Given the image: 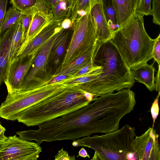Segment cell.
Instances as JSON below:
<instances>
[{
  "mask_svg": "<svg viewBox=\"0 0 160 160\" xmlns=\"http://www.w3.org/2000/svg\"><path fill=\"white\" fill-rule=\"evenodd\" d=\"M62 28L55 33L42 46L23 79L19 91H25L37 78L38 74L46 72V66L49 61L52 48Z\"/></svg>",
  "mask_w": 160,
  "mask_h": 160,
  "instance_id": "obj_10",
  "label": "cell"
},
{
  "mask_svg": "<svg viewBox=\"0 0 160 160\" xmlns=\"http://www.w3.org/2000/svg\"><path fill=\"white\" fill-rule=\"evenodd\" d=\"M151 0H140L135 10V13L139 15L148 16L151 15Z\"/></svg>",
  "mask_w": 160,
  "mask_h": 160,
  "instance_id": "obj_26",
  "label": "cell"
},
{
  "mask_svg": "<svg viewBox=\"0 0 160 160\" xmlns=\"http://www.w3.org/2000/svg\"><path fill=\"white\" fill-rule=\"evenodd\" d=\"M22 24L20 18L15 24L11 41L10 60L16 55L20 47L22 41Z\"/></svg>",
  "mask_w": 160,
  "mask_h": 160,
  "instance_id": "obj_20",
  "label": "cell"
},
{
  "mask_svg": "<svg viewBox=\"0 0 160 160\" xmlns=\"http://www.w3.org/2000/svg\"><path fill=\"white\" fill-rule=\"evenodd\" d=\"M54 19L52 13L47 14L34 9L32 15L30 25L24 41H28L35 36L50 21Z\"/></svg>",
  "mask_w": 160,
  "mask_h": 160,
  "instance_id": "obj_16",
  "label": "cell"
},
{
  "mask_svg": "<svg viewBox=\"0 0 160 160\" xmlns=\"http://www.w3.org/2000/svg\"><path fill=\"white\" fill-rule=\"evenodd\" d=\"M159 137L153 127L149 128L140 136H135L133 142L132 149L138 160H160Z\"/></svg>",
  "mask_w": 160,
  "mask_h": 160,
  "instance_id": "obj_9",
  "label": "cell"
},
{
  "mask_svg": "<svg viewBox=\"0 0 160 160\" xmlns=\"http://www.w3.org/2000/svg\"><path fill=\"white\" fill-rule=\"evenodd\" d=\"M72 23L70 18H65L62 21L61 26L64 29H68L71 28Z\"/></svg>",
  "mask_w": 160,
  "mask_h": 160,
  "instance_id": "obj_35",
  "label": "cell"
},
{
  "mask_svg": "<svg viewBox=\"0 0 160 160\" xmlns=\"http://www.w3.org/2000/svg\"><path fill=\"white\" fill-rule=\"evenodd\" d=\"M92 59L101 67V72L95 79L77 85L80 89L98 96L133 86L135 81L130 68L110 40L98 42Z\"/></svg>",
  "mask_w": 160,
  "mask_h": 160,
  "instance_id": "obj_1",
  "label": "cell"
},
{
  "mask_svg": "<svg viewBox=\"0 0 160 160\" xmlns=\"http://www.w3.org/2000/svg\"><path fill=\"white\" fill-rule=\"evenodd\" d=\"M15 24L0 34V87L4 82L9 62L11 41L15 27Z\"/></svg>",
  "mask_w": 160,
  "mask_h": 160,
  "instance_id": "obj_13",
  "label": "cell"
},
{
  "mask_svg": "<svg viewBox=\"0 0 160 160\" xmlns=\"http://www.w3.org/2000/svg\"><path fill=\"white\" fill-rule=\"evenodd\" d=\"M55 19H63L68 15L69 4L68 0H61L51 9Z\"/></svg>",
  "mask_w": 160,
  "mask_h": 160,
  "instance_id": "obj_23",
  "label": "cell"
},
{
  "mask_svg": "<svg viewBox=\"0 0 160 160\" xmlns=\"http://www.w3.org/2000/svg\"><path fill=\"white\" fill-rule=\"evenodd\" d=\"M6 130L5 128L3 127L0 123V143H3L8 138L6 137L4 133Z\"/></svg>",
  "mask_w": 160,
  "mask_h": 160,
  "instance_id": "obj_36",
  "label": "cell"
},
{
  "mask_svg": "<svg viewBox=\"0 0 160 160\" xmlns=\"http://www.w3.org/2000/svg\"><path fill=\"white\" fill-rule=\"evenodd\" d=\"M140 0H134L136 9L137 8V5L139 2Z\"/></svg>",
  "mask_w": 160,
  "mask_h": 160,
  "instance_id": "obj_40",
  "label": "cell"
},
{
  "mask_svg": "<svg viewBox=\"0 0 160 160\" xmlns=\"http://www.w3.org/2000/svg\"><path fill=\"white\" fill-rule=\"evenodd\" d=\"M92 59V58L87 65L77 72L73 74L72 77L70 78H74L80 76L86 75L101 68V67L97 66L94 65L93 63Z\"/></svg>",
  "mask_w": 160,
  "mask_h": 160,
  "instance_id": "obj_27",
  "label": "cell"
},
{
  "mask_svg": "<svg viewBox=\"0 0 160 160\" xmlns=\"http://www.w3.org/2000/svg\"><path fill=\"white\" fill-rule=\"evenodd\" d=\"M135 129L126 124L121 128L102 135H94L74 141V147L84 146L95 152L92 160H126L132 151Z\"/></svg>",
  "mask_w": 160,
  "mask_h": 160,
  "instance_id": "obj_4",
  "label": "cell"
},
{
  "mask_svg": "<svg viewBox=\"0 0 160 160\" xmlns=\"http://www.w3.org/2000/svg\"><path fill=\"white\" fill-rule=\"evenodd\" d=\"M38 0H10V3L23 14L31 15Z\"/></svg>",
  "mask_w": 160,
  "mask_h": 160,
  "instance_id": "obj_22",
  "label": "cell"
},
{
  "mask_svg": "<svg viewBox=\"0 0 160 160\" xmlns=\"http://www.w3.org/2000/svg\"><path fill=\"white\" fill-rule=\"evenodd\" d=\"M103 12L109 26L117 24V18L113 0H100Z\"/></svg>",
  "mask_w": 160,
  "mask_h": 160,
  "instance_id": "obj_25",
  "label": "cell"
},
{
  "mask_svg": "<svg viewBox=\"0 0 160 160\" xmlns=\"http://www.w3.org/2000/svg\"><path fill=\"white\" fill-rule=\"evenodd\" d=\"M71 28L68 29H62L61 32L55 41L52 48L49 60H53L55 64L59 62L61 56L64 52L66 46Z\"/></svg>",
  "mask_w": 160,
  "mask_h": 160,
  "instance_id": "obj_19",
  "label": "cell"
},
{
  "mask_svg": "<svg viewBox=\"0 0 160 160\" xmlns=\"http://www.w3.org/2000/svg\"><path fill=\"white\" fill-rule=\"evenodd\" d=\"M61 0H43L47 6L50 9Z\"/></svg>",
  "mask_w": 160,
  "mask_h": 160,
  "instance_id": "obj_38",
  "label": "cell"
},
{
  "mask_svg": "<svg viewBox=\"0 0 160 160\" xmlns=\"http://www.w3.org/2000/svg\"><path fill=\"white\" fill-rule=\"evenodd\" d=\"M68 1L69 4V9L66 17L70 18L72 23L77 18L83 16L87 12L90 11L92 7L98 2L97 0Z\"/></svg>",
  "mask_w": 160,
  "mask_h": 160,
  "instance_id": "obj_17",
  "label": "cell"
},
{
  "mask_svg": "<svg viewBox=\"0 0 160 160\" xmlns=\"http://www.w3.org/2000/svg\"><path fill=\"white\" fill-rule=\"evenodd\" d=\"M38 53L15 55L10 60L3 82L6 86L8 94H11L19 91L22 81Z\"/></svg>",
  "mask_w": 160,
  "mask_h": 160,
  "instance_id": "obj_8",
  "label": "cell"
},
{
  "mask_svg": "<svg viewBox=\"0 0 160 160\" xmlns=\"http://www.w3.org/2000/svg\"><path fill=\"white\" fill-rule=\"evenodd\" d=\"M72 75H58L55 76L52 75L48 80V84H52L59 82L66 79L70 78L72 77Z\"/></svg>",
  "mask_w": 160,
  "mask_h": 160,
  "instance_id": "obj_34",
  "label": "cell"
},
{
  "mask_svg": "<svg viewBox=\"0 0 160 160\" xmlns=\"http://www.w3.org/2000/svg\"><path fill=\"white\" fill-rule=\"evenodd\" d=\"M152 58L160 65V34L156 38L152 52Z\"/></svg>",
  "mask_w": 160,
  "mask_h": 160,
  "instance_id": "obj_30",
  "label": "cell"
},
{
  "mask_svg": "<svg viewBox=\"0 0 160 160\" xmlns=\"http://www.w3.org/2000/svg\"><path fill=\"white\" fill-rule=\"evenodd\" d=\"M154 23L160 25V0H152L151 15Z\"/></svg>",
  "mask_w": 160,
  "mask_h": 160,
  "instance_id": "obj_28",
  "label": "cell"
},
{
  "mask_svg": "<svg viewBox=\"0 0 160 160\" xmlns=\"http://www.w3.org/2000/svg\"><path fill=\"white\" fill-rule=\"evenodd\" d=\"M160 65H158V71L156 75L155 78V89L156 91L160 92Z\"/></svg>",
  "mask_w": 160,
  "mask_h": 160,
  "instance_id": "obj_37",
  "label": "cell"
},
{
  "mask_svg": "<svg viewBox=\"0 0 160 160\" xmlns=\"http://www.w3.org/2000/svg\"><path fill=\"white\" fill-rule=\"evenodd\" d=\"M97 97L69 85L23 110L16 120L28 127L38 126L86 105Z\"/></svg>",
  "mask_w": 160,
  "mask_h": 160,
  "instance_id": "obj_2",
  "label": "cell"
},
{
  "mask_svg": "<svg viewBox=\"0 0 160 160\" xmlns=\"http://www.w3.org/2000/svg\"><path fill=\"white\" fill-rule=\"evenodd\" d=\"M63 19L52 20L35 36L23 42L16 55H31L38 53L48 40L62 28L61 24Z\"/></svg>",
  "mask_w": 160,
  "mask_h": 160,
  "instance_id": "obj_11",
  "label": "cell"
},
{
  "mask_svg": "<svg viewBox=\"0 0 160 160\" xmlns=\"http://www.w3.org/2000/svg\"><path fill=\"white\" fill-rule=\"evenodd\" d=\"M72 34L62 62L54 74L93 49L98 42L94 21L90 11L77 18L71 27Z\"/></svg>",
  "mask_w": 160,
  "mask_h": 160,
  "instance_id": "obj_6",
  "label": "cell"
},
{
  "mask_svg": "<svg viewBox=\"0 0 160 160\" xmlns=\"http://www.w3.org/2000/svg\"><path fill=\"white\" fill-rule=\"evenodd\" d=\"M97 0V1L98 2H99L100 1V0Z\"/></svg>",
  "mask_w": 160,
  "mask_h": 160,
  "instance_id": "obj_41",
  "label": "cell"
},
{
  "mask_svg": "<svg viewBox=\"0 0 160 160\" xmlns=\"http://www.w3.org/2000/svg\"><path fill=\"white\" fill-rule=\"evenodd\" d=\"M8 0H0V31L6 12Z\"/></svg>",
  "mask_w": 160,
  "mask_h": 160,
  "instance_id": "obj_33",
  "label": "cell"
},
{
  "mask_svg": "<svg viewBox=\"0 0 160 160\" xmlns=\"http://www.w3.org/2000/svg\"></svg>",
  "mask_w": 160,
  "mask_h": 160,
  "instance_id": "obj_42",
  "label": "cell"
},
{
  "mask_svg": "<svg viewBox=\"0 0 160 160\" xmlns=\"http://www.w3.org/2000/svg\"><path fill=\"white\" fill-rule=\"evenodd\" d=\"M90 12L94 21L98 42L101 43L110 40L113 31L108 23L101 0L92 7Z\"/></svg>",
  "mask_w": 160,
  "mask_h": 160,
  "instance_id": "obj_12",
  "label": "cell"
},
{
  "mask_svg": "<svg viewBox=\"0 0 160 160\" xmlns=\"http://www.w3.org/2000/svg\"><path fill=\"white\" fill-rule=\"evenodd\" d=\"M97 45L93 49L76 59L62 71L52 75L55 76L58 75L67 74L72 76L79 71L87 65L91 60Z\"/></svg>",
  "mask_w": 160,
  "mask_h": 160,
  "instance_id": "obj_18",
  "label": "cell"
},
{
  "mask_svg": "<svg viewBox=\"0 0 160 160\" xmlns=\"http://www.w3.org/2000/svg\"><path fill=\"white\" fill-rule=\"evenodd\" d=\"M20 19L22 27V42L26 38L29 29L31 21L32 16L22 14Z\"/></svg>",
  "mask_w": 160,
  "mask_h": 160,
  "instance_id": "obj_29",
  "label": "cell"
},
{
  "mask_svg": "<svg viewBox=\"0 0 160 160\" xmlns=\"http://www.w3.org/2000/svg\"><path fill=\"white\" fill-rule=\"evenodd\" d=\"M159 96L160 92H158V96L152 103V105L151 108V113L153 120V124L152 127H153L154 126V124L155 122V120L157 118L159 110L158 106V99Z\"/></svg>",
  "mask_w": 160,
  "mask_h": 160,
  "instance_id": "obj_31",
  "label": "cell"
},
{
  "mask_svg": "<svg viewBox=\"0 0 160 160\" xmlns=\"http://www.w3.org/2000/svg\"><path fill=\"white\" fill-rule=\"evenodd\" d=\"M143 17L135 13L113 31L110 40L130 68L152 58L156 38H151L147 32Z\"/></svg>",
  "mask_w": 160,
  "mask_h": 160,
  "instance_id": "obj_3",
  "label": "cell"
},
{
  "mask_svg": "<svg viewBox=\"0 0 160 160\" xmlns=\"http://www.w3.org/2000/svg\"><path fill=\"white\" fill-rule=\"evenodd\" d=\"M42 150L37 143L9 136L0 148V160H36Z\"/></svg>",
  "mask_w": 160,
  "mask_h": 160,
  "instance_id": "obj_7",
  "label": "cell"
},
{
  "mask_svg": "<svg viewBox=\"0 0 160 160\" xmlns=\"http://www.w3.org/2000/svg\"><path fill=\"white\" fill-rule=\"evenodd\" d=\"M101 68L86 75L80 76L74 78L66 79L61 81L65 84L77 86L95 79L97 78L98 75L101 72Z\"/></svg>",
  "mask_w": 160,
  "mask_h": 160,
  "instance_id": "obj_24",
  "label": "cell"
},
{
  "mask_svg": "<svg viewBox=\"0 0 160 160\" xmlns=\"http://www.w3.org/2000/svg\"><path fill=\"white\" fill-rule=\"evenodd\" d=\"M75 159V156H70L67 152L63 149V148L59 150L55 156V160H73Z\"/></svg>",
  "mask_w": 160,
  "mask_h": 160,
  "instance_id": "obj_32",
  "label": "cell"
},
{
  "mask_svg": "<svg viewBox=\"0 0 160 160\" xmlns=\"http://www.w3.org/2000/svg\"><path fill=\"white\" fill-rule=\"evenodd\" d=\"M113 0L116 14L117 24L119 28L135 14L134 0Z\"/></svg>",
  "mask_w": 160,
  "mask_h": 160,
  "instance_id": "obj_15",
  "label": "cell"
},
{
  "mask_svg": "<svg viewBox=\"0 0 160 160\" xmlns=\"http://www.w3.org/2000/svg\"><path fill=\"white\" fill-rule=\"evenodd\" d=\"M81 156L84 158L87 157L90 158V155L88 154L86 150L83 148H82L78 152V155L77 157Z\"/></svg>",
  "mask_w": 160,
  "mask_h": 160,
  "instance_id": "obj_39",
  "label": "cell"
},
{
  "mask_svg": "<svg viewBox=\"0 0 160 160\" xmlns=\"http://www.w3.org/2000/svg\"><path fill=\"white\" fill-rule=\"evenodd\" d=\"M130 69L134 80L145 85L150 91L155 90V68L153 63L149 65L147 63H144Z\"/></svg>",
  "mask_w": 160,
  "mask_h": 160,
  "instance_id": "obj_14",
  "label": "cell"
},
{
  "mask_svg": "<svg viewBox=\"0 0 160 160\" xmlns=\"http://www.w3.org/2000/svg\"><path fill=\"white\" fill-rule=\"evenodd\" d=\"M48 80L38 78L34 82L32 88L8 94L0 106V117L8 120H16L19 114L23 110L69 86L61 81L48 84Z\"/></svg>",
  "mask_w": 160,
  "mask_h": 160,
  "instance_id": "obj_5",
  "label": "cell"
},
{
  "mask_svg": "<svg viewBox=\"0 0 160 160\" xmlns=\"http://www.w3.org/2000/svg\"><path fill=\"white\" fill-rule=\"evenodd\" d=\"M22 12L14 6L10 7L6 11L0 31V34L15 24L22 15Z\"/></svg>",
  "mask_w": 160,
  "mask_h": 160,
  "instance_id": "obj_21",
  "label": "cell"
}]
</instances>
